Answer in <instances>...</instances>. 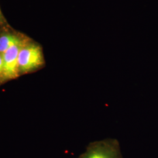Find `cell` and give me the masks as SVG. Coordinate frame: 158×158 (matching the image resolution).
<instances>
[{
  "mask_svg": "<svg viewBox=\"0 0 158 158\" xmlns=\"http://www.w3.org/2000/svg\"><path fill=\"white\" fill-rule=\"evenodd\" d=\"M77 158H123L120 145L116 139L107 138L99 141L92 142L86 151Z\"/></svg>",
  "mask_w": 158,
  "mask_h": 158,
  "instance_id": "cell-1",
  "label": "cell"
},
{
  "mask_svg": "<svg viewBox=\"0 0 158 158\" xmlns=\"http://www.w3.org/2000/svg\"><path fill=\"white\" fill-rule=\"evenodd\" d=\"M0 23H5V19L2 15V13L0 9Z\"/></svg>",
  "mask_w": 158,
  "mask_h": 158,
  "instance_id": "cell-6",
  "label": "cell"
},
{
  "mask_svg": "<svg viewBox=\"0 0 158 158\" xmlns=\"http://www.w3.org/2000/svg\"><path fill=\"white\" fill-rule=\"evenodd\" d=\"M2 66H3L2 56V55L0 53V74H2Z\"/></svg>",
  "mask_w": 158,
  "mask_h": 158,
  "instance_id": "cell-5",
  "label": "cell"
},
{
  "mask_svg": "<svg viewBox=\"0 0 158 158\" xmlns=\"http://www.w3.org/2000/svg\"><path fill=\"white\" fill-rule=\"evenodd\" d=\"M21 43L17 36L12 35H4L0 37V53L2 55L12 46Z\"/></svg>",
  "mask_w": 158,
  "mask_h": 158,
  "instance_id": "cell-4",
  "label": "cell"
},
{
  "mask_svg": "<svg viewBox=\"0 0 158 158\" xmlns=\"http://www.w3.org/2000/svg\"><path fill=\"white\" fill-rule=\"evenodd\" d=\"M44 64V55L40 46L31 44L22 47L18 56L20 72H28L42 66Z\"/></svg>",
  "mask_w": 158,
  "mask_h": 158,
  "instance_id": "cell-2",
  "label": "cell"
},
{
  "mask_svg": "<svg viewBox=\"0 0 158 158\" xmlns=\"http://www.w3.org/2000/svg\"><path fill=\"white\" fill-rule=\"evenodd\" d=\"M22 47L21 43L12 46L2 54L3 66L1 74L4 78L15 79L18 76V73L20 72L18 64V56Z\"/></svg>",
  "mask_w": 158,
  "mask_h": 158,
  "instance_id": "cell-3",
  "label": "cell"
}]
</instances>
